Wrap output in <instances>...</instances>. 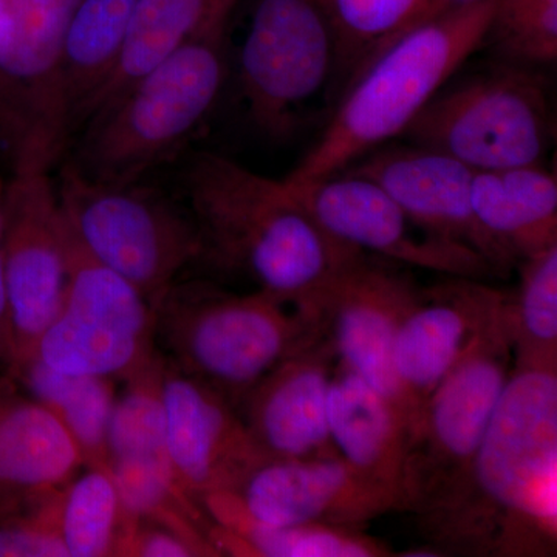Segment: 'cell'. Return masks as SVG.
<instances>
[{
  "label": "cell",
  "mask_w": 557,
  "mask_h": 557,
  "mask_svg": "<svg viewBox=\"0 0 557 557\" xmlns=\"http://www.w3.org/2000/svg\"><path fill=\"white\" fill-rule=\"evenodd\" d=\"M336 44L333 97L350 86L388 44L434 17L435 0H319Z\"/></svg>",
  "instance_id": "4316f807"
},
{
  "label": "cell",
  "mask_w": 557,
  "mask_h": 557,
  "mask_svg": "<svg viewBox=\"0 0 557 557\" xmlns=\"http://www.w3.org/2000/svg\"><path fill=\"white\" fill-rule=\"evenodd\" d=\"M57 193L81 247L134 285L152 309L190 263L203 259L189 209L141 182H95L67 160Z\"/></svg>",
  "instance_id": "52a82bcc"
},
{
  "label": "cell",
  "mask_w": 557,
  "mask_h": 557,
  "mask_svg": "<svg viewBox=\"0 0 557 557\" xmlns=\"http://www.w3.org/2000/svg\"><path fill=\"white\" fill-rule=\"evenodd\" d=\"M330 437L336 453L362 478L401 504L409 424L391 399L336 362L329 392Z\"/></svg>",
  "instance_id": "44dd1931"
},
{
  "label": "cell",
  "mask_w": 557,
  "mask_h": 557,
  "mask_svg": "<svg viewBox=\"0 0 557 557\" xmlns=\"http://www.w3.org/2000/svg\"><path fill=\"white\" fill-rule=\"evenodd\" d=\"M11 376L58 418L78 446L84 467L109 468L108 437L119 395L116 381L69 375L36 358L22 362Z\"/></svg>",
  "instance_id": "484cf974"
},
{
  "label": "cell",
  "mask_w": 557,
  "mask_h": 557,
  "mask_svg": "<svg viewBox=\"0 0 557 557\" xmlns=\"http://www.w3.org/2000/svg\"><path fill=\"white\" fill-rule=\"evenodd\" d=\"M233 500L267 525L361 528L398 512L395 497L362 478L344 458H270L236 491Z\"/></svg>",
  "instance_id": "9a60e30c"
},
{
  "label": "cell",
  "mask_w": 557,
  "mask_h": 557,
  "mask_svg": "<svg viewBox=\"0 0 557 557\" xmlns=\"http://www.w3.org/2000/svg\"><path fill=\"white\" fill-rule=\"evenodd\" d=\"M137 0H79L61 46L60 78L72 143L94 115L123 57Z\"/></svg>",
  "instance_id": "603a6c76"
},
{
  "label": "cell",
  "mask_w": 557,
  "mask_h": 557,
  "mask_svg": "<svg viewBox=\"0 0 557 557\" xmlns=\"http://www.w3.org/2000/svg\"><path fill=\"white\" fill-rule=\"evenodd\" d=\"M159 355L149 300L91 258L69 228L67 287L32 358L69 375L124 383Z\"/></svg>",
  "instance_id": "30bf717a"
},
{
  "label": "cell",
  "mask_w": 557,
  "mask_h": 557,
  "mask_svg": "<svg viewBox=\"0 0 557 557\" xmlns=\"http://www.w3.org/2000/svg\"><path fill=\"white\" fill-rule=\"evenodd\" d=\"M5 174H3V163L0 160V372H13L14 347L13 336H11V325L9 317V306H7L5 284H3L2 265V223H3V200H5L7 188Z\"/></svg>",
  "instance_id": "d6a6232c"
},
{
  "label": "cell",
  "mask_w": 557,
  "mask_h": 557,
  "mask_svg": "<svg viewBox=\"0 0 557 557\" xmlns=\"http://www.w3.org/2000/svg\"><path fill=\"white\" fill-rule=\"evenodd\" d=\"M358 161L355 170L346 171L379 185L429 233L474 249L500 277L516 269L515 260L487 236L472 211L475 171L467 164L416 145L375 149Z\"/></svg>",
  "instance_id": "e0dca14e"
},
{
  "label": "cell",
  "mask_w": 557,
  "mask_h": 557,
  "mask_svg": "<svg viewBox=\"0 0 557 557\" xmlns=\"http://www.w3.org/2000/svg\"><path fill=\"white\" fill-rule=\"evenodd\" d=\"M507 298L508 293L432 392L420 426L409 440L399 512H410L417 522L445 507L463 485L507 386L515 366L505 314Z\"/></svg>",
  "instance_id": "ba28073f"
},
{
  "label": "cell",
  "mask_w": 557,
  "mask_h": 557,
  "mask_svg": "<svg viewBox=\"0 0 557 557\" xmlns=\"http://www.w3.org/2000/svg\"><path fill=\"white\" fill-rule=\"evenodd\" d=\"M478 2V0H435L434 17L445 11L457 9V7L468 5V3Z\"/></svg>",
  "instance_id": "836d02e7"
},
{
  "label": "cell",
  "mask_w": 557,
  "mask_h": 557,
  "mask_svg": "<svg viewBox=\"0 0 557 557\" xmlns=\"http://www.w3.org/2000/svg\"><path fill=\"white\" fill-rule=\"evenodd\" d=\"M417 523L442 556L557 555V362H515L463 485Z\"/></svg>",
  "instance_id": "6da1fadb"
},
{
  "label": "cell",
  "mask_w": 557,
  "mask_h": 557,
  "mask_svg": "<svg viewBox=\"0 0 557 557\" xmlns=\"http://www.w3.org/2000/svg\"><path fill=\"white\" fill-rule=\"evenodd\" d=\"M161 399L172 469L183 490L199 504L211 494L233 493L269 460L239 410L207 384L180 372L166 358Z\"/></svg>",
  "instance_id": "2e32d148"
},
{
  "label": "cell",
  "mask_w": 557,
  "mask_h": 557,
  "mask_svg": "<svg viewBox=\"0 0 557 557\" xmlns=\"http://www.w3.org/2000/svg\"><path fill=\"white\" fill-rule=\"evenodd\" d=\"M212 520L209 541L222 556L386 557L394 553L361 528L267 525L249 518L230 493L201 498Z\"/></svg>",
  "instance_id": "cb8c5ba5"
},
{
  "label": "cell",
  "mask_w": 557,
  "mask_h": 557,
  "mask_svg": "<svg viewBox=\"0 0 557 557\" xmlns=\"http://www.w3.org/2000/svg\"><path fill=\"white\" fill-rule=\"evenodd\" d=\"M123 522L109 468L84 467L61 487L60 531L69 557L116 556Z\"/></svg>",
  "instance_id": "f1b7e54d"
},
{
  "label": "cell",
  "mask_w": 557,
  "mask_h": 557,
  "mask_svg": "<svg viewBox=\"0 0 557 557\" xmlns=\"http://www.w3.org/2000/svg\"><path fill=\"white\" fill-rule=\"evenodd\" d=\"M555 134L547 79L534 65L498 60L450 78L405 137L472 171L541 163Z\"/></svg>",
  "instance_id": "8992f818"
},
{
  "label": "cell",
  "mask_w": 557,
  "mask_h": 557,
  "mask_svg": "<svg viewBox=\"0 0 557 557\" xmlns=\"http://www.w3.org/2000/svg\"><path fill=\"white\" fill-rule=\"evenodd\" d=\"M471 205L487 236L516 267L557 245V180L539 163L475 171Z\"/></svg>",
  "instance_id": "7402d4cb"
},
{
  "label": "cell",
  "mask_w": 557,
  "mask_h": 557,
  "mask_svg": "<svg viewBox=\"0 0 557 557\" xmlns=\"http://www.w3.org/2000/svg\"><path fill=\"white\" fill-rule=\"evenodd\" d=\"M83 468L78 446L58 418L0 372V509L53 493Z\"/></svg>",
  "instance_id": "ffe728a7"
},
{
  "label": "cell",
  "mask_w": 557,
  "mask_h": 557,
  "mask_svg": "<svg viewBox=\"0 0 557 557\" xmlns=\"http://www.w3.org/2000/svg\"><path fill=\"white\" fill-rule=\"evenodd\" d=\"M228 69V28L183 44L91 116L70 163L95 182H141L196 134Z\"/></svg>",
  "instance_id": "277c9868"
},
{
  "label": "cell",
  "mask_w": 557,
  "mask_h": 557,
  "mask_svg": "<svg viewBox=\"0 0 557 557\" xmlns=\"http://www.w3.org/2000/svg\"><path fill=\"white\" fill-rule=\"evenodd\" d=\"M485 44L500 60L553 64L557 58V0H497Z\"/></svg>",
  "instance_id": "f546056e"
},
{
  "label": "cell",
  "mask_w": 557,
  "mask_h": 557,
  "mask_svg": "<svg viewBox=\"0 0 557 557\" xmlns=\"http://www.w3.org/2000/svg\"><path fill=\"white\" fill-rule=\"evenodd\" d=\"M420 292L405 267L361 252L330 287L318 314L338 364L397 406L408 421L409 440L416 418L395 373L394 344Z\"/></svg>",
  "instance_id": "4fadbf2b"
},
{
  "label": "cell",
  "mask_w": 557,
  "mask_h": 557,
  "mask_svg": "<svg viewBox=\"0 0 557 557\" xmlns=\"http://www.w3.org/2000/svg\"><path fill=\"white\" fill-rule=\"evenodd\" d=\"M60 490L0 509V557H69L60 531Z\"/></svg>",
  "instance_id": "4dcf8cb0"
},
{
  "label": "cell",
  "mask_w": 557,
  "mask_h": 557,
  "mask_svg": "<svg viewBox=\"0 0 557 557\" xmlns=\"http://www.w3.org/2000/svg\"><path fill=\"white\" fill-rule=\"evenodd\" d=\"M116 557H214L209 549L171 528L124 518Z\"/></svg>",
  "instance_id": "1f68e13d"
},
{
  "label": "cell",
  "mask_w": 557,
  "mask_h": 557,
  "mask_svg": "<svg viewBox=\"0 0 557 557\" xmlns=\"http://www.w3.org/2000/svg\"><path fill=\"white\" fill-rule=\"evenodd\" d=\"M160 354L234 408L267 373L322 333L317 319L270 293L175 282L153 307Z\"/></svg>",
  "instance_id": "5b68a950"
},
{
  "label": "cell",
  "mask_w": 557,
  "mask_h": 557,
  "mask_svg": "<svg viewBox=\"0 0 557 557\" xmlns=\"http://www.w3.org/2000/svg\"><path fill=\"white\" fill-rule=\"evenodd\" d=\"M183 183L203 259L319 322L322 299L362 251L330 236L284 180L228 157L199 153Z\"/></svg>",
  "instance_id": "7a4b0ae2"
},
{
  "label": "cell",
  "mask_w": 557,
  "mask_h": 557,
  "mask_svg": "<svg viewBox=\"0 0 557 557\" xmlns=\"http://www.w3.org/2000/svg\"><path fill=\"white\" fill-rule=\"evenodd\" d=\"M519 285L508 293L507 325L515 362H557V245L522 259Z\"/></svg>",
  "instance_id": "83f0119b"
},
{
  "label": "cell",
  "mask_w": 557,
  "mask_h": 557,
  "mask_svg": "<svg viewBox=\"0 0 557 557\" xmlns=\"http://www.w3.org/2000/svg\"><path fill=\"white\" fill-rule=\"evenodd\" d=\"M78 3L0 0V160L10 175L51 172L72 145L60 60Z\"/></svg>",
  "instance_id": "9c48e42d"
},
{
  "label": "cell",
  "mask_w": 557,
  "mask_h": 557,
  "mask_svg": "<svg viewBox=\"0 0 557 557\" xmlns=\"http://www.w3.org/2000/svg\"><path fill=\"white\" fill-rule=\"evenodd\" d=\"M505 296L502 289L471 277L445 276V281L421 288L394 344L395 373L416 418L413 434L432 392L496 313Z\"/></svg>",
  "instance_id": "ac0fdd59"
},
{
  "label": "cell",
  "mask_w": 557,
  "mask_h": 557,
  "mask_svg": "<svg viewBox=\"0 0 557 557\" xmlns=\"http://www.w3.org/2000/svg\"><path fill=\"white\" fill-rule=\"evenodd\" d=\"M496 3L478 0L445 11L388 44L341 94L324 134L284 182L296 188L332 177L405 134L468 58L485 46Z\"/></svg>",
  "instance_id": "3957f363"
},
{
  "label": "cell",
  "mask_w": 557,
  "mask_h": 557,
  "mask_svg": "<svg viewBox=\"0 0 557 557\" xmlns=\"http://www.w3.org/2000/svg\"><path fill=\"white\" fill-rule=\"evenodd\" d=\"M336 355L324 335L289 355L240 403L239 413L267 458L338 456L329 429Z\"/></svg>",
  "instance_id": "d6986e66"
},
{
  "label": "cell",
  "mask_w": 557,
  "mask_h": 557,
  "mask_svg": "<svg viewBox=\"0 0 557 557\" xmlns=\"http://www.w3.org/2000/svg\"><path fill=\"white\" fill-rule=\"evenodd\" d=\"M288 188L330 236L348 247L442 276L500 277L478 251L429 233L379 185L361 175L344 171Z\"/></svg>",
  "instance_id": "5bb4252c"
},
{
  "label": "cell",
  "mask_w": 557,
  "mask_h": 557,
  "mask_svg": "<svg viewBox=\"0 0 557 557\" xmlns=\"http://www.w3.org/2000/svg\"><path fill=\"white\" fill-rule=\"evenodd\" d=\"M2 265L14 372L32 358L67 287L69 228L50 172L9 175Z\"/></svg>",
  "instance_id": "7c38bea8"
},
{
  "label": "cell",
  "mask_w": 557,
  "mask_h": 557,
  "mask_svg": "<svg viewBox=\"0 0 557 557\" xmlns=\"http://www.w3.org/2000/svg\"><path fill=\"white\" fill-rule=\"evenodd\" d=\"M242 2L244 0H137L119 69L108 89L102 91L94 115L183 44L228 28L231 16Z\"/></svg>",
  "instance_id": "d4e9b609"
},
{
  "label": "cell",
  "mask_w": 557,
  "mask_h": 557,
  "mask_svg": "<svg viewBox=\"0 0 557 557\" xmlns=\"http://www.w3.org/2000/svg\"><path fill=\"white\" fill-rule=\"evenodd\" d=\"M336 64L332 25L319 0H255L239 54L249 119L263 134L287 137Z\"/></svg>",
  "instance_id": "8fae6325"
}]
</instances>
